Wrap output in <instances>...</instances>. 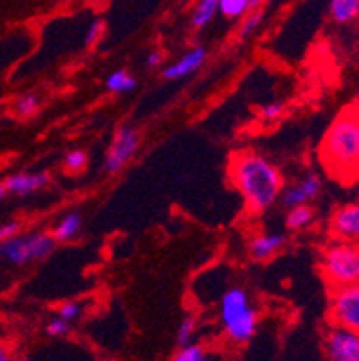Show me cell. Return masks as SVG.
<instances>
[{"label":"cell","mask_w":359,"mask_h":361,"mask_svg":"<svg viewBox=\"0 0 359 361\" xmlns=\"http://www.w3.org/2000/svg\"><path fill=\"white\" fill-rule=\"evenodd\" d=\"M81 314V304L79 302H65L58 310V317L65 318L67 322L75 320Z\"/></svg>","instance_id":"484cf974"},{"label":"cell","mask_w":359,"mask_h":361,"mask_svg":"<svg viewBox=\"0 0 359 361\" xmlns=\"http://www.w3.org/2000/svg\"><path fill=\"white\" fill-rule=\"evenodd\" d=\"M286 238L282 234H261L250 243V255L255 261H268L275 254L281 252Z\"/></svg>","instance_id":"4fadbf2b"},{"label":"cell","mask_w":359,"mask_h":361,"mask_svg":"<svg viewBox=\"0 0 359 361\" xmlns=\"http://www.w3.org/2000/svg\"><path fill=\"white\" fill-rule=\"evenodd\" d=\"M68 331H71V322H67L61 317L52 318V320L47 324V334L52 338L67 336Z\"/></svg>","instance_id":"cb8c5ba5"},{"label":"cell","mask_w":359,"mask_h":361,"mask_svg":"<svg viewBox=\"0 0 359 361\" xmlns=\"http://www.w3.org/2000/svg\"><path fill=\"white\" fill-rule=\"evenodd\" d=\"M322 191V180L316 173H308L302 176L300 180L293 185L286 187L281 192V202L286 209H291L296 205H304V203H311L312 200L318 198Z\"/></svg>","instance_id":"9c48e42d"},{"label":"cell","mask_w":359,"mask_h":361,"mask_svg":"<svg viewBox=\"0 0 359 361\" xmlns=\"http://www.w3.org/2000/svg\"><path fill=\"white\" fill-rule=\"evenodd\" d=\"M8 360H11V353H9L8 347L0 343V361H8Z\"/></svg>","instance_id":"4dcf8cb0"},{"label":"cell","mask_w":359,"mask_h":361,"mask_svg":"<svg viewBox=\"0 0 359 361\" xmlns=\"http://www.w3.org/2000/svg\"><path fill=\"white\" fill-rule=\"evenodd\" d=\"M49 183L47 173H18V175H11L6 180L4 187L6 191L13 192L18 196H28L31 192L38 191L44 185Z\"/></svg>","instance_id":"7c38bea8"},{"label":"cell","mask_w":359,"mask_h":361,"mask_svg":"<svg viewBox=\"0 0 359 361\" xmlns=\"http://www.w3.org/2000/svg\"><path fill=\"white\" fill-rule=\"evenodd\" d=\"M4 195H6V187L4 183H0V198H4Z\"/></svg>","instance_id":"d6a6232c"},{"label":"cell","mask_w":359,"mask_h":361,"mask_svg":"<svg viewBox=\"0 0 359 361\" xmlns=\"http://www.w3.org/2000/svg\"><path fill=\"white\" fill-rule=\"evenodd\" d=\"M207 60V51L203 47H194L190 51H187L185 54L176 60L174 63H171L169 67L164 68L162 75L166 80L174 81V80H182L185 75L193 74L197 68L202 67Z\"/></svg>","instance_id":"8fae6325"},{"label":"cell","mask_w":359,"mask_h":361,"mask_svg":"<svg viewBox=\"0 0 359 361\" xmlns=\"http://www.w3.org/2000/svg\"><path fill=\"white\" fill-rule=\"evenodd\" d=\"M81 225H83L81 216H79L78 212H71V214L65 216V218L56 225L54 232H52V238H54L56 243L71 241V239H74L75 234L81 231Z\"/></svg>","instance_id":"2e32d148"},{"label":"cell","mask_w":359,"mask_h":361,"mask_svg":"<svg viewBox=\"0 0 359 361\" xmlns=\"http://www.w3.org/2000/svg\"><path fill=\"white\" fill-rule=\"evenodd\" d=\"M56 241L51 234L35 232V234L13 235L0 241V259L13 266H25L32 261H42L54 250Z\"/></svg>","instance_id":"5b68a950"},{"label":"cell","mask_w":359,"mask_h":361,"mask_svg":"<svg viewBox=\"0 0 359 361\" xmlns=\"http://www.w3.org/2000/svg\"><path fill=\"white\" fill-rule=\"evenodd\" d=\"M138 144H140V135L133 126L118 128L114 137V142L107 153V159H104V169L108 173L123 171L137 153Z\"/></svg>","instance_id":"ba28073f"},{"label":"cell","mask_w":359,"mask_h":361,"mask_svg":"<svg viewBox=\"0 0 359 361\" xmlns=\"http://www.w3.org/2000/svg\"><path fill=\"white\" fill-rule=\"evenodd\" d=\"M332 20L338 24H348L359 15V0H331L329 2Z\"/></svg>","instance_id":"9a60e30c"},{"label":"cell","mask_w":359,"mask_h":361,"mask_svg":"<svg viewBox=\"0 0 359 361\" xmlns=\"http://www.w3.org/2000/svg\"><path fill=\"white\" fill-rule=\"evenodd\" d=\"M176 361H203L207 360L205 347L197 345V343H185V345L178 347V353L174 356Z\"/></svg>","instance_id":"ffe728a7"},{"label":"cell","mask_w":359,"mask_h":361,"mask_svg":"<svg viewBox=\"0 0 359 361\" xmlns=\"http://www.w3.org/2000/svg\"><path fill=\"white\" fill-rule=\"evenodd\" d=\"M146 65L151 68H157L164 65V52L160 51H151L146 58Z\"/></svg>","instance_id":"f546056e"},{"label":"cell","mask_w":359,"mask_h":361,"mask_svg":"<svg viewBox=\"0 0 359 361\" xmlns=\"http://www.w3.org/2000/svg\"><path fill=\"white\" fill-rule=\"evenodd\" d=\"M217 6H219V0H197L193 16H190V24L194 27H205V25H209L214 15L217 13Z\"/></svg>","instance_id":"e0dca14e"},{"label":"cell","mask_w":359,"mask_h":361,"mask_svg":"<svg viewBox=\"0 0 359 361\" xmlns=\"http://www.w3.org/2000/svg\"><path fill=\"white\" fill-rule=\"evenodd\" d=\"M217 11L226 18H241L250 11V0H219Z\"/></svg>","instance_id":"d6986e66"},{"label":"cell","mask_w":359,"mask_h":361,"mask_svg":"<svg viewBox=\"0 0 359 361\" xmlns=\"http://www.w3.org/2000/svg\"><path fill=\"white\" fill-rule=\"evenodd\" d=\"M85 166H87V155H85V151L74 149L65 157V167H67L68 171H81Z\"/></svg>","instance_id":"d4e9b609"},{"label":"cell","mask_w":359,"mask_h":361,"mask_svg":"<svg viewBox=\"0 0 359 361\" xmlns=\"http://www.w3.org/2000/svg\"><path fill=\"white\" fill-rule=\"evenodd\" d=\"M324 354L332 361H359V333L332 324L324 334Z\"/></svg>","instance_id":"52a82bcc"},{"label":"cell","mask_w":359,"mask_h":361,"mask_svg":"<svg viewBox=\"0 0 359 361\" xmlns=\"http://www.w3.org/2000/svg\"><path fill=\"white\" fill-rule=\"evenodd\" d=\"M39 106V101L35 94H25L20 97L15 104V110L18 116H32Z\"/></svg>","instance_id":"603a6c76"},{"label":"cell","mask_w":359,"mask_h":361,"mask_svg":"<svg viewBox=\"0 0 359 361\" xmlns=\"http://www.w3.org/2000/svg\"><path fill=\"white\" fill-rule=\"evenodd\" d=\"M331 232L341 241H359V203L340 207L332 214Z\"/></svg>","instance_id":"30bf717a"},{"label":"cell","mask_w":359,"mask_h":361,"mask_svg":"<svg viewBox=\"0 0 359 361\" xmlns=\"http://www.w3.org/2000/svg\"><path fill=\"white\" fill-rule=\"evenodd\" d=\"M320 160L329 175L341 183L359 180V108L338 114L320 146Z\"/></svg>","instance_id":"7a4b0ae2"},{"label":"cell","mask_w":359,"mask_h":361,"mask_svg":"<svg viewBox=\"0 0 359 361\" xmlns=\"http://www.w3.org/2000/svg\"><path fill=\"white\" fill-rule=\"evenodd\" d=\"M219 317L229 340L237 345L248 343L255 336L257 311L250 304L246 291L241 288H232L223 295Z\"/></svg>","instance_id":"3957f363"},{"label":"cell","mask_w":359,"mask_h":361,"mask_svg":"<svg viewBox=\"0 0 359 361\" xmlns=\"http://www.w3.org/2000/svg\"><path fill=\"white\" fill-rule=\"evenodd\" d=\"M194 333H196V320H194V317L183 318L182 324H180V327H178V333H176L178 347H182V345H185V343H189L190 338L194 336Z\"/></svg>","instance_id":"7402d4cb"},{"label":"cell","mask_w":359,"mask_h":361,"mask_svg":"<svg viewBox=\"0 0 359 361\" xmlns=\"http://www.w3.org/2000/svg\"><path fill=\"white\" fill-rule=\"evenodd\" d=\"M322 274L332 288H343L359 282V246L352 241L329 245L322 257Z\"/></svg>","instance_id":"277c9868"},{"label":"cell","mask_w":359,"mask_h":361,"mask_svg":"<svg viewBox=\"0 0 359 361\" xmlns=\"http://www.w3.org/2000/svg\"><path fill=\"white\" fill-rule=\"evenodd\" d=\"M358 108H359V104H358Z\"/></svg>","instance_id":"836d02e7"},{"label":"cell","mask_w":359,"mask_h":361,"mask_svg":"<svg viewBox=\"0 0 359 361\" xmlns=\"http://www.w3.org/2000/svg\"><path fill=\"white\" fill-rule=\"evenodd\" d=\"M282 111H284V106H282L281 103H269L262 108L261 114L266 121H275L281 117Z\"/></svg>","instance_id":"83f0119b"},{"label":"cell","mask_w":359,"mask_h":361,"mask_svg":"<svg viewBox=\"0 0 359 361\" xmlns=\"http://www.w3.org/2000/svg\"><path fill=\"white\" fill-rule=\"evenodd\" d=\"M104 32V24L101 20H94L90 24V27L87 29V35H85V44L88 45V47H92V45L97 44V40L103 36Z\"/></svg>","instance_id":"4316f807"},{"label":"cell","mask_w":359,"mask_h":361,"mask_svg":"<svg viewBox=\"0 0 359 361\" xmlns=\"http://www.w3.org/2000/svg\"><path fill=\"white\" fill-rule=\"evenodd\" d=\"M230 180L245 200L248 211L261 214L272 209L284 189L281 171L257 151H237L230 159Z\"/></svg>","instance_id":"6da1fadb"},{"label":"cell","mask_w":359,"mask_h":361,"mask_svg":"<svg viewBox=\"0 0 359 361\" xmlns=\"http://www.w3.org/2000/svg\"><path fill=\"white\" fill-rule=\"evenodd\" d=\"M137 87V80L128 71L121 68V71H115L108 75L107 80V88L114 94H128V92L135 90Z\"/></svg>","instance_id":"ac0fdd59"},{"label":"cell","mask_w":359,"mask_h":361,"mask_svg":"<svg viewBox=\"0 0 359 361\" xmlns=\"http://www.w3.org/2000/svg\"><path fill=\"white\" fill-rule=\"evenodd\" d=\"M262 4H264V0H250V9L261 8Z\"/></svg>","instance_id":"1f68e13d"},{"label":"cell","mask_w":359,"mask_h":361,"mask_svg":"<svg viewBox=\"0 0 359 361\" xmlns=\"http://www.w3.org/2000/svg\"><path fill=\"white\" fill-rule=\"evenodd\" d=\"M20 234V223L18 221H9L0 225V241L13 238V235Z\"/></svg>","instance_id":"f1b7e54d"},{"label":"cell","mask_w":359,"mask_h":361,"mask_svg":"<svg viewBox=\"0 0 359 361\" xmlns=\"http://www.w3.org/2000/svg\"><path fill=\"white\" fill-rule=\"evenodd\" d=\"M261 20H262L261 8L252 9V13H250L245 20L241 22V27H239V38H248V36L252 35L259 25H261Z\"/></svg>","instance_id":"44dd1931"},{"label":"cell","mask_w":359,"mask_h":361,"mask_svg":"<svg viewBox=\"0 0 359 361\" xmlns=\"http://www.w3.org/2000/svg\"><path fill=\"white\" fill-rule=\"evenodd\" d=\"M312 219H315V209L309 203L291 207L288 211V216H286V228L288 231H302V228H308L311 225Z\"/></svg>","instance_id":"5bb4252c"},{"label":"cell","mask_w":359,"mask_h":361,"mask_svg":"<svg viewBox=\"0 0 359 361\" xmlns=\"http://www.w3.org/2000/svg\"><path fill=\"white\" fill-rule=\"evenodd\" d=\"M329 314H331L332 324L359 333V282L351 286L334 288Z\"/></svg>","instance_id":"8992f818"}]
</instances>
